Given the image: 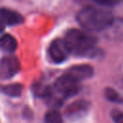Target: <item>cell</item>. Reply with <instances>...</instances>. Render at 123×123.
Listing matches in <instances>:
<instances>
[{
	"instance_id": "obj_1",
	"label": "cell",
	"mask_w": 123,
	"mask_h": 123,
	"mask_svg": "<svg viewBox=\"0 0 123 123\" xmlns=\"http://www.w3.org/2000/svg\"><path fill=\"white\" fill-rule=\"evenodd\" d=\"M76 18L85 30L89 32H99L105 31L111 23L114 16L106 9L88 6L82 9L78 12Z\"/></svg>"
},
{
	"instance_id": "obj_2",
	"label": "cell",
	"mask_w": 123,
	"mask_h": 123,
	"mask_svg": "<svg viewBox=\"0 0 123 123\" xmlns=\"http://www.w3.org/2000/svg\"><path fill=\"white\" fill-rule=\"evenodd\" d=\"M63 42L69 53L77 56H87L93 53L96 38L86 31L71 29L65 34Z\"/></svg>"
},
{
	"instance_id": "obj_3",
	"label": "cell",
	"mask_w": 123,
	"mask_h": 123,
	"mask_svg": "<svg viewBox=\"0 0 123 123\" xmlns=\"http://www.w3.org/2000/svg\"><path fill=\"white\" fill-rule=\"evenodd\" d=\"M54 86L55 89L64 97H71L77 94L81 89L80 81L67 73L59 77L56 80Z\"/></svg>"
},
{
	"instance_id": "obj_4",
	"label": "cell",
	"mask_w": 123,
	"mask_h": 123,
	"mask_svg": "<svg viewBox=\"0 0 123 123\" xmlns=\"http://www.w3.org/2000/svg\"><path fill=\"white\" fill-rule=\"evenodd\" d=\"M20 70V62L15 57H5L0 61V78L10 79Z\"/></svg>"
},
{
	"instance_id": "obj_5",
	"label": "cell",
	"mask_w": 123,
	"mask_h": 123,
	"mask_svg": "<svg viewBox=\"0 0 123 123\" xmlns=\"http://www.w3.org/2000/svg\"><path fill=\"white\" fill-rule=\"evenodd\" d=\"M68 53L69 52L63 42V39L53 40L48 49V54L50 59L56 63H61L64 62L67 58Z\"/></svg>"
},
{
	"instance_id": "obj_6",
	"label": "cell",
	"mask_w": 123,
	"mask_h": 123,
	"mask_svg": "<svg viewBox=\"0 0 123 123\" xmlns=\"http://www.w3.org/2000/svg\"><path fill=\"white\" fill-rule=\"evenodd\" d=\"M107 37L111 40L123 41V17L113 18L111 23L105 30Z\"/></svg>"
},
{
	"instance_id": "obj_7",
	"label": "cell",
	"mask_w": 123,
	"mask_h": 123,
	"mask_svg": "<svg viewBox=\"0 0 123 123\" xmlns=\"http://www.w3.org/2000/svg\"><path fill=\"white\" fill-rule=\"evenodd\" d=\"M66 73L81 82L82 80L90 78L93 75V67L88 64H77L69 67Z\"/></svg>"
},
{
	"instance_id": "obj_8",
	"label": "cell",
	"mask_w": 123,
	"mask_h": 123,
	"mask_svg": "<svg viewBox=\"0 0 123 123\" xmlns=\"http://www.w3.org/2000/svg\"><path fill=\"white\" fill-rule=\"evenodd\" d=\"M88 109V103L84 101V100H79L76 101L74 103H72L71 105H69L66 108L65 113L68 117L71 118H77L80 117L81 115H83Z\"/></svg>"
},
{
	"instance_id": "obj_9",
	"label": "cell",
	"mask_w": 123,
	"mask_h": 123,
	"mask_svg": "<svg viewBox=\"0 0 123 123\" xmlns=\"http://www.w3.org/2000/svg\"><path fill=\"white\" fill-rule=\"evenodd\" d=\"M0 17L8 25H16L23 21V17L20 13L7 8L0 9Z\"/></svg>"
},
{
	"instance_id": "obj_10",
	"label": "cell",
	"mask_w": 123,
	"mask_h": 123,
	"mask_svg": "<svg viewBox=\"0 0 123 123\" xmlns=\"http://www.w3.org/2000/svg\"><path fill=\"white\" fill-rule=\"evenodd\" d=\"M0 48L7 53H12L17 48V42L12 36L6 34L0 37Z\"/></svg>"
},
{
	"instance_id": "obj_11",
	"label": "cell",
	"mask_w": 123,
	"mask_h": 123,
	"mask_svg": "<svg viewBox=\"0 0 123 123\" xmlns=\"http://www.w3.org/2000/svg\"><path fill=\"white\" fill-rule=\"evenodd\" d=\"M22 86L20 84H10L6 86H2L0 89L2 90L3 93L6 95L12 96V97H17L21 94L22 92Z\"/></svg>"
},
{
	"instance_id": "obj_12",
	"label": "cell",
	"mask_w": 123,
	"mask_h": 123,
	"mask_svg": "<svg viewBox=\"0 0 123 123\" xmlns=\"http://www.w3.org/2000/svg\"><path fill=\"white\" fill-rule=\"evenodd\" d=\"M44 122L45 123H62V118L59 111L52 110L45 113Z\"/></svg>"
},
{
	"instance_id": "obj_13",
	"label": "cell",
	"mask_w": 123,
	"mask_h": 123,
	"mask_svg": "<svg viewBox=\"0 0 123 123\" xmlns=\"http://www.w3.org/2000/svg\"><path fill=\"white\" fill-rule=\"evenodd\" d=\"M105 97L111 102H114V103L123 102V99L121 98L119 93L116 90H114L113 88H111V87H107L105 89Z\"/></svg>"
},
{
	"instance_id": "obj_14",
	"label": "cell",
	"mask_w": 123,
	"mask_h": 123,
	"mask_svg": "<svg viewBox=\"0 0 123 123\" xmlns=\"http://www.w3.org/2000/svg\"><path fill=\"white\" fill-rule=\"evenodd\" d=\"M35 93L39 97H48L51 94V91L47 86H42L37 85L35 88Z\"/></svg>"
},
{
	"instance_id": "obj_15",
	"label": "cell",
	"mask_w": 123,
	"mask_h": 123,
	"mask_svg": "<svg viewBox=\"0 0 123 123\" xmlns=\"http://www.w3.org/2000/svg\"><path fill=\"white\" fill-rule=\"evenodd\" d=\"M114 123H123V112L118 110H113L111 113Z\"/></svg>"
},
{
	"instance_id": "obj_16",
	"label": "cell",
	"mask_w": 123,
	"mask_h": 123,
	"mask_svg": "<svg viewBox=\"0 0 123 123\" xmlns=\"http://www.w3.org/2000/svg\"><path fill=\"white\" fill-rule=\"evenodd\" d=\"M92 1L103 7H111L118 4L121 0H92Z\"/></svg>"
},
{
	"instance_id": "obj_17",
	"label": "cell",
	"mask_w": 123,
	"mask_h": 123,
	"mask_svg": "<svg viewBox=\"0 0 123 123\" xmlns=\"http://www.w3.org/2000/svg\"><path fill=\"white\" fill-rule=\"evenodd\" d=\"M4 30V24H3V22L0 20V32H2Z\"/></svg>"
}]
</instances>
